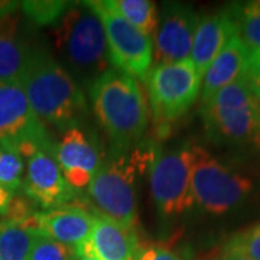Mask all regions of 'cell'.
<instances>
[{
  "label": "cell",
  "mask_w": 260,
  "mask_h": 260,
  "mask_svg": "<svg viewBox=\"0 0 260 260\" xmlns=\"http://www.w3.org/2000/svg\"><path fill=\"white\" fill-rule=\"evenodd\" d=\"M201 116L214 139L260 149V116L247 74L203 103Z\"/></svg>",
  "instance_id": "5b68a950"
},
{
  "label": "cell",
  "mask_w": 260,
  "mask_h": 260,
  "mask_svg": "<svg viewBox=\"0 0 260 260\" xmlns=\"http://www.w3.org/2000/svg\"><path fill=\"white\" fill-rule=\"evenodd\" d=\"M247 75H249L250 81L260 84V51L250 54L249 67H247Z\"/></svg>",
  "instance_id": "4316f807"
},
{
  "label": "cell",
  "mask_w": 260,
  "mask_h": 260,
  "mask_svg": "<svg viewBox=\"0 0 260 260\" xmlns=\"http://www.w3.org/2000/svg\"><path fill=\"white\" fill-rule=\"evenodd\" d=\"M30 223L38 232L78 250L91 233L94 215L81 207L62 205L35 213Z\"/></svg>",
  "instance_id": "9a60e30c"
},
{
  "label": "cell",
  "mask_w": 260,
  "mask_h": 260,
  "mask_svg": "<svg viewBox=\"0 0 260 260\" xmlns=\"http://www.w3.org/2000/svg\"><path fill=\"white\" fill-rule=\"evenodd\" d=\"M236 25V35L249 52L260 51V0L229 8Z\"/></svg>",
  "instance_id": "44dd1931"
},
{
  "label": "cell",
  "mask_w": 260,
  "mask_h": 260,
  "mask_svg": "<svg viewBox=\"0 0 260 260\" xmlns=\"http://www.w3.org/2000/svg\"><path fill=\"white\" fill-rule=\"evenodd\" d=\"M55 146L20 81H0V148L29 158L38 150L54 155Z\"/></svg>",
  "instance_id": "8992f818"
},
{
  "label": "cell",
  "mask_w": 260,
  "mask_h": 260,
  "mask_svg": "<svg viewBox=\"0 0 260 260\" xmlns=\"http://www.w3.org/2000/svg\"><path fill=\"white\" fill-rule=\"evenodd\" d=\"M250 52L244 47L237 35L227 42V45L214 58L207 68L201 83V100L203 103L211 99L214 94L223 90L239 78L247 74Z\"/></svg>",
  "instance_id": "ac0fdd59"
},
{
  "label": "cell",
  "mask_w": 260,
  "mask_h": 260,
  "mask_svg": "<svg viewBox=\"0 0 260 260\" xmlns=\"http://www.w3.org/2000/svg\"><path fill=\"white\" fill-rule=\"evenodd\" d=\"M106 3L146 37H150L158 26V8L150 0H106Z\"/></svg>",
  "instance_id": "ffe728a7"
},
{
  "label": "cell",
  "mask_w": 260,
  "mask_h": 260,
  "mask_svg": "<svg viewBox=\"0 0 260 260\" xmlns=\"http://www.w3.org/2000/svg\"><path fill=\"white\" fill-rule=\"evenodd\" d=\"M38 119L56 129H71L87 112L83 88L47 51L35 48L19 80Z\"/></svg>",
  "instance_id": "6da1fadb"
},
{
  "label": "cell",
  "mask_w": 260,
  "mask_h": 260,
  "mask_svg": "<svg viewBox=\"0 0 260 260\" xmlns=\"http://www.w3.org/2000/svg\"><path fill=\"white\" fill-rule=\"evenodd\" d=\"M35 229L29 221L6 217L0 221V260H28Z\"/></svg>",
  "instance_id": "d6986e66"
},
{
  "label": "cell",
  "mask_w": 260,
  "mask_h": 260,
  "mask_svg": "<svg viewBox=\"0 0 260 260\" xmlns=\"http://www.w3.org/2000/svg\"><path fill=\"white\" fill-rule=\"evenodd\" d=\"M12 192L0 184V215H8L12 203Z\"/></svg>",
  "instance_id": "83f0119b"
},
{
  "label": "cell",
  "mask_w": 260,
  "mask_h": 260,
  "mask_svg": "<svg viewBox=\"0 0 260 260\" xmlns=\"http://www.w3.org/2000/svg\"><path fill=\"white\" fill-rule=\"evenodd\" d=\"M251 83V91H253V97H254V102H256V107H257V112L260 116V84Z\"/></svg>",
  "instance_id": "4dcf8cb0"
},
{
  "label": "cell",
  "mask_w": 260,
  "mask_h": 260,
  "mask_svg": "<svg viewBox=\"0 0 260 260\" xmlns=\"http://www.w3.org/2000/svg\"><path fill=\"white\" fill-rule=\"evenodd\" d=\"M155 159L152 152L133 150L130 155L121 153L103 159L97 174L87 188L93 205L99 215L110 218L124 227H135L138 220L136 181L138 172Z\"/></svg>",
  "instance_id": "3957f363"
},
{
  "label": "cell",
  "mask_w": 260,
  "mask_h": 260,
  "mask_svg": "<svg viewBox=\"0 0 260 260\" xmlns=\"http://www.w3.org/2000/svg\"><path fill=\"white\" fill-rule=\"evenodd\" d=\"M85 3L102 20L109 49V61L114 68L133 78L145 80L153 58L150 37L133 28L106 3V0Z\"/></svg>",
  "instance_id": "9c48e42d"
},
{
  "label": "cell",
  "mask_w": 260,
  "mask_h": 260,
  "mask_svg": "<svg viewBox=\"0 0 260 260\" xmlns=\"http://www.w3.org/2000/svg\"><path fill=\"white\" fill-rule=\"evenodd\" d=\"M203 75L188 58L179 62L155 65L146 75L149 102L155 124L167 130L179 120L201 93Z\"/></svg>",
  "instance_id": "52a82bcc"
},
{
  "label": "cell",
  "mask_w": 260,
  "mask_h": 260,
  "mask_svg": "<svg viewBox=\"0 0 260 260\" xmlns=\"http://www.w3.org/2000/svg\"><path fill=\"white\" fill-rule=\"evenodd\" d=\"M77 260H95L91 256H88V254H83V256H78V259Z\"/></svg>",
  "instance_id": "1f68e13d"
},
{
  "label": "cell",
  "mask_w": 260,
  "mask_h": 260,
  "mask_svg": "<svg viewBox=\"0 0 260 260\" xmlns=\"http://www.w3.org/2000/svg\"><path fill=\"white\" fill-rule=\"evenodd\" d=\"M250 260H260V223L232 236L221 249Z\"/></svg>",
  "instance_id": "cb8c5ba5"
},
{
  "label": "cell",
  "mask_w": 260,
  "mask_h": 260,
  "mask_svg": "<svg viewBox=\"0 0 260 260\" xmlns=\"http://www.w3.org/2000/svg\"><path fill=\"white\" fill-rule=\"evenodd\" d=\"M34 51L18 12L0 18V81H19Z\"/></svg>",
  "instance_id": "e0dca14e"
},
{
  "label": "cell",
  "mask_w": 260,
  "mask_h": 260,
  "mask_svg": "<svg viewBox=\"0 0 260 260\" xmlns=\"http://www.w3.org/2000/svg\"><path fill=\"white\" fill-rule=\"evenodd\" d=\"M23 160L22 156L0 148V184L13 194L22 186Z\"/></svg>",
  "instance_id": "d4e9b609"
},
{
  "label": "cell",
  "mask_w": 260,
  "mask_h": 260,
  "mask_svg": "<svg viewBox=\"0 0 260 260\" xmlns=\"http://www.w3.org/2000/svg\"><path fill=\"white\" fill-rule=\"evenodd\" d=\"M210 260H250L247 257H243V256H239V254H233V253H227V251L220 250V253L217 256H214L213 259Z\"/></svg>",
  "instance_id": "f546056e"
},
{
  "label": "cell",
  "mask_w": 260,
  "mask_h": 260,
  "mask_svg": "<svg viewBox=\"0 0 260 260\" xmlns=\"http://www.w3.org/2000/svg\"><path fill=\"white\" fill-rule=\"evenodd\" d=\"M234 35L236 25L229 8L200 18L189 55V59L200 74L204 75L214 58Z\"/></svg>",
  "instance_id": "2e32d148"
},
{
  "label": "cell",
  "mask_w": 260,
  "mask_h": 260,
  "mask_svg": "<svg viewBox=\"0 0 260 260\" xmlns=\"http://www.w3.org/2000/svg\"><path fill=\"white\" fill-rule=\"evenodd\" d=\"M52 35L58 54L75 74L93 83L110 68L102 20L85 2L65 12Z\"/></svg>",
  "instance_id": "277c9868"
},
{
  "label": "cell",
  "mask_w": 260,
  "mask_h": 260,
  "mask_svg": "<svg viewBox=\"0 0 260 260\" xmlns=\"http://www.w3.org/2000/svg\"><path fill=\"white\" fill-rule=\"evenodd\" d=\"M54 158L74 189L88 188L103 162L97 143L78 126L65 130L56 143Z\"/></svg>",
  "instance_id": "7c38bea8"
},
{
  "label": "cell",
  "mask_w": 260,
  "mask_h": 260,
  "mask_svg": "<svg viewBox=\"0 0 260 260\" xmlns=\"http://www.w3.org/2000/svg\"><path fill=\"white\" fill-rule=\"evenodd\" d=\"M194 148L175 149L150 165V194L164 217H177L194 205L191 189Z\"/></svg>",
  "instance_id": "30bf717a"
},
{
  "label": "cell",
  "mask_w": 260,
  "mask_h": 260,
  "mask_svg": "<svg viewBox=\"0 0 260 260\" xmlns=\"http://www.w3.org/2000/svg\"><path fill=\"white\" fill-rule=\"evenodd\" d=\"M93 110L117 149L136 145L148 126V103L139 83L117 68H109L90 84Z\"/></svg>",
  "instance_id": "7a4b0ae2"
},
{
  "label": "cell",
  "mask_w": 260,
  "mask_h": 260,
  "mask_svg": "<svg viewBox=\"0 0 260 260\" xmlns=\"http://www.w3.org/2000/svg\"><path fill=\"white\" fill-rule=\"evenodd\" d=\"M198 20L200 18L191 6L169 3L164 8L153 39L156 65L179 62L189 58Z\"/></svg>",
  "instance_id": "8fae6325"
},
{
  "label": "cell",
  "mask_w": 260,
  "mask_h": 260,
  "mask_svg": "<svg viewBox=\"0 0 260 260\" xmlns=\"http://www.w3.org/2000/svg\"><path fill=\"white\" fill-rule=\"evenodd\" d=\"M73 5L64 0H28L20 2V9L38 26H49L56 25Z\"/></svg>",
  "instance_id": "7402d4cb"
},
{
  "label": "cell",
  "mask_w": 260,
  "mask_h": 260,
  "mask_svg": "<svg viewBox=\"0 0 260 260\" xmlns=\"http://www.w3.org/2000/svg\"><path fill=\"white\" fill-rule=\"evenodd\" d=\"M194 148L191 189L194 204L210 214L229 213L250 195V178L237 174L204 148Z\"/></svg>",
  "instance_id": "ba28073f"
},
{
  "label": "cell",
  "mask_w": 260,
  "mask_h": 260,
  "mask_svg": "<svg viewBox=\"0 0 260 260\" xmlns=\"http://www.w3.org/2000/svg\"><path fill=\"white\" fill-rule=\"evenodd\" d=\"M78 250L35 230L28 260H77Z\"/></svg>",
  "instance_id": "603a6c76"
},
{
  "label": "cell",
  "mask_w": 260,
  "mask_h": 260,
  "mask_svg": "<svg viewBox=\"0 0 260 260\" xmlns=\"http://www.w3.org/2000/svg\"><path fill=\"white\" fill-rule=\"evenodd\" d=\"M138 246L135 227H124L103 215H94L91 233L78 249V256L88 254L95 260H132Z\"/></svg>",
  "instance_id": "5bb4252c"
},
{
  "label": "cell",
  "mask_w": 260,
  "mask_h": 260,
  "mask_svg": "<svg viewBox=\"0 0 260 260\" xmlns=\"http://www.w3.org/2000/svg\"><path fill=\"white\" fill-rule=\"evenodd\" d=\"M132 260H182L177 251L159 243H139Z\"/></svg>",
  "instance_id": "484cf974"
},
{
  "label": "cell",
  "mask_w": 260,
  "mask_h": 260,
  "mask_svg": "<svg viewBox=\"0 0 260 260\" xmlns=\"http://www.w3.org/2000/svg\"><path fill=\"white\" fill-rule=\"evenodd\" d=\"M20 8V2H5V0H0V18L10 15L13 12H18Z\"/></svg>",
  "instance_id": "f1b7e54d"
},
{
  "label": "cell",
  "mask_w": 260,
  "mask_h": 260,
  "mask_svg": "<svg viewBox=\"0 0 260 260\" xmlns=\"http://www.w3.org/2000/svg\"><path fill=\"white\" fill-rule=\"evenodd\" d=\"M22 188L29 200L47 210L68 205L75 198V189L67 182L54 155L45 150H38L28 158Z\"/></svg>",
  "instance_id": "4fadbf2b"
}]
</instances>
